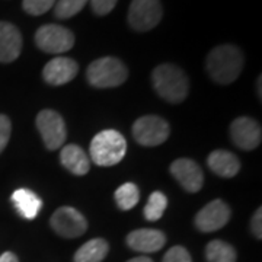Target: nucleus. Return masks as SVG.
I'll return each mask as SVG.
<instances>
[{
	"label": "nucleus",
	"instance_id": "obj_19",
	"mask_svg": "<svg viewBox=\"0 0 262 262\" xmlns=\"http://www.w3.org/2000/svg\"><path fill=\"white\" fill-rule=\"evenodd\" d=\"M110 246L103 239H92L80 246L75 253V262H102Z\"/></svg>",
	"mask_w": 262,
	"mask_h": 262
},
{
	"label": "nucleus",
	"instance_id": "obj_22",
	"mask_svg": "<svg viewBox=\"0 0 262 262\" xmlns=\"http://www.w3.org/2000/svg\"><path fill=\"white\" fill-rule=\"evenodd\" d=\"M168 206V198L163 192L160 191H155L151 192V195L149 196V201L144 207V217L149 222H156L159 220L160 217L163 215L165 210Z\"/></svg>",
	"mask_w": 262,
	"mask_h": 262
},
{
	"label": "nucleus",
	"instance_id": "obj_18",
	"mask_svg": "<svg viewBox=\"0 0 262 262\" xmlns=\"http://www.w3.org/2000/svg\"><path fill=\"white\" fill-rule=\"evenodd\" d=\"M10 200L15 208L18 210L19 214L27 220H34L42 208V200L34 191L27 189V188L16 189L12 194Z\"/></svg>",
	"mask_w": 262,
	"mask_h": 262
},
{
	"label": "nucleus",
	"instance_id": "obj_9",
	"mask_svg": "<svg viewBox=\"0 0 262 262\" xmlns=\"http://www.w3.org/2000/svg\"><path fill=\"white\" fill-rule=\"evenodd\" d=\"M51 227L63 237H79L88 230L84 215L73 207H60L51 215Z\"/></svg>",
	"mask_w": 262,
	"mask_h": 262
},
{
	"label": "nucleus",
	"instance_id": "obj_2",
	"mask_svg": "<svg viewBox=\"0 0 262 262\" xmlns=\"http://www.w3.org/2000/svg\"><path fill=\"white\" fill-rule=\"evenodd\" d=\"M151 83L160 98L170 103L182 102L189 89V82L184 70L169 63L158 66L153 70Z\"/></svg>",
	"mask_w": 262,
	"mask_h": 262
},
{
	"label": "nucleus",
	"instance_id": "obj_13",
	"mask_svg": "<svg viewBox=\"0 0 262 262\" xmlns=\"http://www.w3.org/2000/svg\"><path fill=\"white\" fill-rule=\"evenodd\" d=\"M79 73V64L69 57H56L44 66L42 77L47 83L61 86L73 80Z\"/></svg>",
	"mask_w": 262,
	"mask_h": 262
},
{
	"label": "nucleus",
	"instance_id": "obj_1",
	"mask_svg": "<svg viewBox=\"0 0 262 262\" xmlns=\"http://www.w3.org/2000/svg\"><path fill=\"white\" fill-rule=\"evenodd\" d=\"M244 54L232 44L213 48L206 60L207 73L219 84L233 83L244 69Z\"/></svg>",
	"mask_w": 262,
	"mask_h": 262
},
{
	"label": "nucleus",
	"instance_id": "obj_24",
	"mask_svg": "<svg viewBox=\"0 0 262 262\" xmlns=\"http://www.w3.org/2000/svg\"><path fill=\"white\" fill-rule=\"evenodd\" d=\"M56 2L57 0H24L22 8L29 15L39 16L51 9L56 5Z\"/></svg>",
	"mask_w": 262,
	"mask_h": 262
},
{
	"label": "nucleus",
	"instance_id": "obj_12",
	"mask_svg": "<svg viewBox=\"0 0 262 262\" xmlns=\"http://www.w3.org/2000/svg\"><path fill=\"white\" fill-rule=\"evenodd\" d=\"M172 177L188 192H198L204 184V173L198 163L191 159H178L170 165Z\"/></svg>",
	"mask_w": 262,
	"mask_h": 262
},
{
	"label": "nucleus",
	"instance_id": "obj_8",
	"mask_svg": "<svg viewBox=\"0 0 262 262\" xmlns=\"http://www.w3.org/2000/svg\"><path fill=\"white\" fill-rule=\"evenodd\" d=\"M37 127L47 149L57 150L64 144L67 128L60 114L53 110L41 111L37 117Z\"/></svg>",
	"mask_w": 262,
	"mask_h": 262
},
{
	"label": "nucleus",
	"instance_id": "obj_3",
	"mask_svg": "<svg viewBox=\"0 0 262 262\" xmlns=\"http://www.w3.org/2000/svg\"><path fill=\"white\" fill-rule=\"evenodd\" d=\"M127 151V141L121 133L103 130L98 133L91 143V159L98 166H114L120 163Z\"/></svg>",
	"mask_w": 262,
	"mask_h": 262
},
{
	"label": "nucleus",
	"instance_id": "obj_21",
	"mask_svg": "<svg viewBox=\"0 0 262 262\" xmlns=\"http://www.w3.org/2000/svg\"><path fill=\"white\" fill-rule=\"evenodd\" d=\"M140 200V191L136 184L127 182L115 191V203L122 211H128L133 207L137 206Z\"/></svg>",
	"mask_w": 262,
	"mask_h": 262
},
{
	"label": "nucleus",
	"instance_id": "obj_16",
	"mask_svg": "<svg viewBox=\"0 0 262 262\" xmlns=\"http://www.w3.org/2000/svg\"><path fill=\"white\" fill-rule=\"evenodd\" d=\"M207 165L215 175L222 178H233L241 170V162L237 156L227 150H214L213 153H210Z\"/></svg>",
	"mask_w": 262,
	"mask_h": 262
},
{
	"label": "nucleus",
	"instance_id": "obj_25",
	"mask_svg": "<svg viewBox=\"0 0 262 262\" xmlns=\"http://www.w3.org/2000/svg\"><path fill=\"white\" fill-rule=\"evenodd\" d=\"M162 262H192V259L184 246H173L166 252Z\"/></svg>",
	"mask_w": 262,
	"mask_h": 262
},
{
	"label": "nucleus",
	"instance_id": "obj_15",
	"mask_svg": "<svg viewBox=\"0 0 262 262\" xmlns=\"http://www.w3.org/2000/svg\"><path fill=\"white\" fill-rule=\"evenodd\" d=\"M22 51V35L9 22H0V63L15 61Z\"/></svg>",
	"mask_w": 262,
	"mask_h": 262
},
{
	"label": "nucleus",
	"instance_id": "obj_29",
	"mask_svg": "<svg viewBox=\"0 0 262 262\" xmlns=\"http://www.w3.org/2000/svg\"><path fill=\"white\" fill-rule=\"evenodd\" d=\"M0 262H19L18 256L12 252H5L0 256Z\"/></svg>",
	"mask_w": 262,
	"mask_h": 262
},
{
	"label": "nucleus",
	"instance_id": "obj_27",
	"mask_svg": "<svg viewBox=\"0 0 262 262\" xmlns=\"http://www.w3.org/2000/svg\"><path fill=\"white\" fill-rule=\"evenodd\" d=\"M117 2L118 0H91V6L96 15L103 16V15H108L115 8Z\"/></svg>",
	"mask_w": 262,
	"mask_h": 262
},
{
	"label": "nucleus",
	"instance_id": "obj_14",
	"mask_svg": "<svg viewBox=\"0 0 262 262\" xmlns=\"http://www.w3.org/2000/svg\"><path fill=\"white\" fill-rule=\"evenodd\" d=\"M165 244L166 236L156 229H139L127 236V245L137 252H158L165 246Z\"/></svg>",
	"mask_w": 262,
	"mask_h": 262
},
{
	"label": "nucleus",
	"instance_id": "obj_10",
	"mask_svg": "<svg viewBox=\"0 0 262 262\" xmlns=\"http://www.w3.org/2000/svg\"><path fill=\"white\" fill-rule=\"evenodd\" d=\"M230 220V208L222 200H213L195 215V226L198 230L210 233L220 230Z\"/></svg>",
	"mask_w": 262,
	"mask_h": 262
},
{
	"label": "nucleus",
	"instance_id": "obj_7",
	"mask_svg": "<svg viewBox=\"0 0 262 262\" xmlns=\"http://www.w3.org/2000/svg\"><path fill=\"white\" fill-rule=\"evenodd\" d=\"M162 15L160 0H133L127 18L134 31L146 32L159 25Z\"/></svg>",
	"mask_w": 262,
	"mask_h": 262
},
{
	"label": "nucleus",
	"instance_id": "obj_20",
	"mask_svg": "<svg viewBox=\"0 0 262 262\" xmlns=\"http://www.w3.org/2000/svg\"><path fill=\"white\" fill-rule=\"evenodd\" d=\"M207 262H236V251L223 241H211L206 248Z\"/></svg>",
	"mask_w": 262,
	"mask_h": 262
},
{
	"label": "nucleus",
	"instance_id": "obj_4",
	"mask_svg": "<svg viewBox=\"0 0 262 262\" xmlns=\"http://www.w3.org/2000/svg\"><path fill=\"white\" fill-rule=\"evenodd\" d=\"M86 77L88 82L95 88H117L127 80L128 70L120 58L102 57L89 64Z\"/></svg>",
	"mask_w": 262,
	"mask_h": 262
},
{
	"label": "nucleus",
	"instance_id": "obj_26",
	"mask_svg": "<svg viewBox=\"0 0 262 262\" xmlns=\"http://www.w3.org/2000/svg\"><path fill=\"white\" fill-rule=\"evenodd\" d=\"M10 133H12L10 120L6 115L0 114V153L6 149V146H8L10 139Z\"/></svg>",
	"mask_w": 262,
	"mask_h": 262
},
{
	"label": "nucleus",
	"instance_id": "obj_6",
	"mask_svg": "<svg viewBox=\"0 0 262 262\" xmlns=\"http://www.w3.org/2000/svg\"><path fill=\"white\" fill-rule=\"evenodd\" d=\"M170 127L168 121L158 115H144L133 125V136L141 146L155 147L168 140Z\"/></svg>",
	"mask_w": 262,
	"mask_h": 262
},
{
	"label": "nucleus",
	"instance_id": "obj_11",
	"mask_svg": "<svg viewBox=\"0 0 262 262\" xmlns=\"http://www.w3.org/2000/svg\"><path fill=\"white\" fill-rule=\"evenodd\" d=\"M230 137L239 149H256L261 144V125L249 117H239L230 124Z\"/></svg>",
	"mask_w": 262,
	"mask_h": 262
},
{
	"label": "nucleus",
	"instance_id": "obj_17",
	"mask_svg": "<svg viewBox=\"0 0 262 262\" xmlns=\"http://www.w3.org/2000/svg\"><path fill=\"white\" fill-rule=\"evenodd\" d=\"M60 160L67 170L77 177H83L91 169V159L77 144H67L60 153Z\"/></svg>",
	"mask_w": 262,
	"mask_h": 262
},
{
	"label": "nucleus",
	"instance_id": "obj_23",
	"mask_svg": "<svg viewBox=\"0 0 262 262\" xmlns=\"http://www.w3.org/2000/svg\"><path fill=\"white\" fill-rule=\"evenodd\" d=\"M89 0H57L54 5V15L58 19H69L83 9Z\"/></svg>",
	"mask_w": 262,
	"mask_h": 262
},
{
	"label": "nucleus",
	"instance_id": "obj_28",
	"mask_svg": "<svg viewBox=\"0 0 262 262\" xmlns=\"http://www.w3.org/2000/svg\"><path fill=\"white\" fill-rule=\"evenodd\" d=\"M262 210L258 208L255 211V214L252 217V222H251V229H252V233L258 237V239H262V227H261V217H262Z\"/></svg>",
	"mask_w": 262,
	"mask_h": 262
},
{
	"label": "nucleus",
	"instance_id": "obj_30",
	"mask_svg": "<svg viewBox=\"0 0 262 262\" xmlns=\"http://www.w3.org/2000/svg\"><path fill=\"white\" fill-rule=\"evenodd\" d=\"M127 262H153L150 258H147V256H139V258H133V259H130V261Z\"/></svg>",
	"mask_w": 262,
	"mask_h": 262
},
{
	"label": "nucleus",
	"instance_id": "obj_5",
	"mask_svg": "<svg viewBox=\"0 0 262 262\" xmlns=\"http://www.w3.org/2000/svg\"><path fill=\"white\" fill-rule=\"evenodd\" d=\"M37 47L48 54H61L75 46V35L61 25L48 24L35 32Z\"/></svg>",
	"mask_w": 262,
	"mask_h": 262
},
{
	"label": "nucleus",
	"instance_id": "obj_31",
	"mask_svg": "<svg viewBox=\"0 0 262 262\" xmlns=\"http://www.w3.org/2000/svg\"><path fill=\"white\" fill-rule=\"evenodd\" d=\"M258 94H259V98H261V76L258 77Z\"/></svg>",
	"mask_w": 262,
	"mask_h": 262
}]
</instances>
